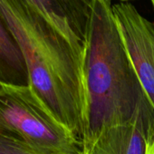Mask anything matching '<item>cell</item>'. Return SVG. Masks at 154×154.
Instances as JSON below:
<instances>
[{"instance_id":"obj_7","label":"cell","mask_w":154,"mask_h":154,"mask_svg":"<svg viewBox=\"0 0 154 154\" xmlns=\"http://www.w3.org/2000/svg\"><path fill=\"white\" fill-rule=\"evenodd\" d=\"M0 82L28 85V74L22 53L0 17Z\"/></svg>"},{"instance_id":"obj_4","label":"cell","mask_w":154,"mask_h":154,"mask_svg":"<svg viewBox=\"0 0 154 154\" xmlns=\"http://www.w3.org/2000/svg\"><path fill=\"white\" fill-rule=\"evenodd\" d=\"M112 8L130 61L154 109V23L130 2H118Z\"/></svg>"},{"instance_id":"obj_1","label":"cell","mask_w":154,"mask_h":154,"mask_svg":"<svg viewBox=\"0 0 154 154\" xmlns=\"http://www.w3.org/2000/svg\"><path fill=\"white\" fill-rule=\"evenodd\" d=\"M0 17L22 53L28 85L82 144L84 46L61 34L27 0H0Z\"/></svg>"},{"instance_id":"obj_8","label":"cell","mask_w":154,"mask_h":154,"mask_svg":"<svg viewBox=\"0 0 154 154\" xmlns=\"http://www.w3.org/2000/svg\"><path fill=\"white\" fill-rule=\"evenodd\" d=\"M0 154H44L37 149L8 137L0 135Z\"/></svg>"},{"instance_id":"obj_5","label":"cell","mask_w":154,"mask_h":154,"mask_svg":"<svg viewBox=\"0 0 154 154\" xmlns=\"http://www.w3.org/2000/svg\"><path fill=\"white\" fill-rule=\"evenodd\" d=\"M82 150L90 154H154V111L103 128Z\"/></svg>"},{"instance_id":"obj_3","label":"cell","mask_w":154,"mask_h":154,"mask_svg":"<svg viewBox=\"0 0 154 154\" xmlns=\"http://www.w3.org/2000/svg\"><path fill=\"white\" fill-rule=\"evenodd\" d=\"M0 135L44 154H81L82 144L29 85L0 82Z\"/></svg>"},{"instance_id":"obj_9","label":"cell","mask_w":154,"mask_h":154,"mask_svg":"<svg viewBox=\"0 0 154 154\" xmlns=\"http://www.w3.org/2000/svg\"><path fill=\"white\" fill-rule=\"evenodd\" d=\"M117 1H119V2H129V1H131V0H117Z\"/></svg>"},{"instance_id":"obj_11","label":"cell","mask_w":154,"mask_h":154,"mask_svg":"<svg viewBox=\"0 0 154 154\" xmlns=\"http://www.w3.org/2000/svg\"><path fill=\"white\" fill-rule=\"evenodd\" d=\"M81 154H90V153H87V152H85V151H83V150H82Z\"/></svg>"},{"instance_id":"obj_6","label":"cell","mask_w":154,"mask_h":154,"mask_svg":"<svg viewBox=\"0 0 154 154\" xmlns=\"http://www.w3.org/2000/svg\"><path fill=\"white\" fill-rule=\"evenodd\" d=\"M55 29L85 46L93 0H27Z\"/></svg>"},{"instance_id":"obj_10","label":"cell","mask_w":154,"mask_h":154,"mask_svg":"<svg viewBox=\"0 0 154 154\" xmlns=\"http://www.w3.org/2000/svg\"><path fill=\"white\" fill-rule=\"evenodd\" d=\"M150 2H151V5L153 7V9H154V0H150Z\"/></svg>"},{"instance_id":"obj_2","label":"cell","mask_w":154,"mask_h":154,"mask_svg":"<svg viewBox=\"0 0 154 154\" xmlns=\"http://www.w3.org/2000/svg\"><path fill=\"white\" fill-rule=\"evenodd\" d=\"M82 148L103 128L154 111L128 56L111 0H93L84 47Z\"/></svg>"}]
</instances>
